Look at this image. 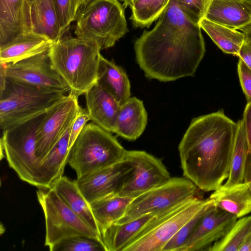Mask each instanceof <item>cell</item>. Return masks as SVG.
Masks as SVG:
<instances>
[{
    "label": "cell",
    "mask_w": 251,
    "mask_h": 251,
    "mask_svg": "<svg viewBox=\"0 0 251 251\" xmlns=\"http://www.w3.org/2000/svg\"><path fill=\"white\" fill-rule=\"evenodd\" d=\"M201 28L171 0L154 27L134 43L136 59L145 75L162 82L193 76L205 47Z\"/></svg>",
    "instance_id": "obj_1"
},
{
    "label": "cell",
    "mask_w": 251,
    "mask_h": 251,
    "mask_svg": "<svg viewBox=\"0 0 251 251\" xmlns=\"http://www.w3.org/2000/svg\"><path fill=\"white\" fill-rule=\"evenodd\" d=\"M237 127L222 109L192 120L178 151L183 176L200 190L213 191L227 179Z\"/></svg>",
    "instance_id": "obj_2"
},
{
    "label": "cell",
    "mask_w": 251,
    "mask_h": 251,
    "mask_svg": "<svg viewBox=\"0 0 251 251\" xmlns=\"http://www.w3.org/2000/svg\"><path fill=\"white\" fill-rule=\"evenodd\" d=\"M101 49L95 42L63 35L49 50L51 64L77 97L97 83Z\"/></svg>",
    "instance_id": "obj_3"
},
{
    "label": "cell",
    "mask_w": 251,
    "mask_h": 251,
    "mask_svg": "<svg viewBox=\"0 0 251 251\" xmlns=\"http://www.w3.org/2000/svg\"><path fill=\"white\" fill-rule=\"evenodd\" d=\"M125 151L110 132L90 123L71 148L68 163L78 179L122 161Z\"/></svg>",
    "instance_id": "obj_4"
},
{
    "label": "cell",
    "mask_w": 251,
    "mask_h": 251,
    "mask_svg": "<svg viewBox=\"0 0 251 251\" xmlns=\"http://www.w3.org/2000/svg\"><path fill=\"white\" fill-rule=\"evenodd\" d=\"M75 21V36L96 42L101 50L112 47L128 31L118 0H92L80 7Z\"/></svg>",
    "instance_id": "obj_5"
},
{
    "label": "cell",
    "mask_w": 251,
    "mask_h": 251,
    "mask_svg": "<svg viewBox=\"0 0 251 251\" xmlns=\"http://www.w3.org/2000/svg\"><path fill=\"white\" fill-rule=\"evenodd\" d=\"M66 92L41 88L7 78L0 91V127L3 130L45 113Z\"/></svg>",
    "instance_id": "obj_6"
},
{
    "label": "cell",
    "mask_w": 251,
    "mask_h": 251,
    "mask_svg": "<svg viewBox=\"0 0 251 251\" xmlns=\"http://www.w3.org/2000/svg\"><path fill=\"white\" fill-rule=\"evenodd\" d=\"M210 201L193 196L156 215L146 224L122 251H162L177 232Z\"/></svg>",
    "instance_id": "obj_7"
},
{
    "label": "cell",
    "mask_w": 251,
    "mask_h": 251,
    "mask_svg": "<svg viewBox=\"0 0 251 251\" xmlns=\"http://www.w3.org/2000/svg\"><path fill=\"white\" fill-rule=\"evenodd\" d=\"M44 114L3 130L0 139L1 151L9 166L21 180L39 188L36 134Z\"/></svg>",
    "instance_id": "obj_8"
},
{
    "label": "cell",
    "mask_w": 251,
    "mask_h": 251,
    "mask_svg": "<svg viewBox=\"0 0 251 251\" xmlns=\"http://www.w3.org/2000/svg\"><path fill=\"white\" fill-rule=\"evenodd\" d=\"M36 194L45 215V245L50 250L61 241L76 236L102 241L100 235L75 214L53 188H39Z\"/></svg>",
    "instance_id": "obj_9"
},
{
    "label": "cell",
    "mask_w": 251,
    "mask_h": 251,
    "mask_svg": "<svg viewBox=\"0 0 251 251\" xmlns=\"http://www.w3.org/2000/svg\"><path fill=\"white\" fill-rule=\"evenodd\" d=\"M198 190V187L185 177H171L164 184L133 198L124 216L115 223L130 221L151 213L159 215L197 196Z\"/></svg>",
    "instance_id": "obj_10"
},
{
    "label": "cell",
    "mask_w": 251,
    "mask_h": 251,
    "mask_svg": "<svg viewBox=\"0 0 251 251\" xmlns=\"http://www.w3.org/2000/svg\"><path fill=\"white\" fill-rule=\"evenodd\" d=\"M123 160L130 164L132 170L116 196L133 199L171 177L161 160L145 151L126 150Z\"/></svg>",
    "instance_id": "obj_11"
},
{
    "label": "cell",
    "mask_w": 251,
    "mask_h": 251,
    "mask_svg": "<svg viewBox=\"0 0 251 251\" xmlns=\"http://www.w3.org/2000/svg\"><path fill=\"white\" fill-rule=\"evenodd\" d=\"M80 108L78 97L69 93L45 113L36 134V153L39 163L71 126Z\"/></svg>",
    "instance_id": "obj_12"
},
{
    "label": "cell",
    "mask_w": 251,
    "mask_h": 251,
    "mask_svg": "<svg viewBox=\"0 0 251 251\" xmlns=\"http://www.w3.org/2000/svg\"><path fill=\"white\" fill-rule=\"evenodd\" d=\"M49 50L16 63L6 64L7 78L41 88L69 93V87L51 64Z\"/></svg>",
    "instance_id": "obj_13"
},
{
    "label": "cell",
    "mask_w": 251,
    "mask_h": 251,
    "mask_svg": "<svg viewBox=\"0 0 251 251\" xmlns=\"http://www.w3.org/2000/svg\"><path fill=\"white\" fill-rule=\"evenodd\" d=\"M131 166L123 160L76 180L81 193L91 204L102 198L116 195L129 176Z\"/></svg>",
    "instance_id": "obj_14"
},
{
    "label": "cell",
    "mask_w": 251,
    "mask_h": 251,
    "mask_svg": "<svg viewBox=\"0 0 251 251\" xmlns=\"http://www.w3.org/2000/svg\"><path fill=\"white\" fill-rule=\"evenodd\" d=\"M237 219L215 206L202 217L180 251H207L227 233Z\"/></svg>",
    "instance_id": "obj_15"
},
{
    "label": "cell",
    "mask_w": 251,
    "mask_h": 251,
    "mask_svg": "<svg viewBox=\"0 0 251 251\" xmlns=\"http://www.w3.org/2000/svg\"><path fill=\"white\" fill-rule=\"evenodd\" d=\"M31 2L0 0V47L31 30Z\"/></svg>",
    "instance_id": "obj_16"
},
{
    "label": "cell",
    "mask_w": 251,
    "mask_h": 251,
    "mask_svg": "<svg viewBox=\"0 0 251 251\" xmlns=\"http://www.w3.org/2000/svg\"><path fill=\"white\" fill-rule=\"evenodd\" d=\"M204 18L240 30L251 23V4L247 0H211Z\"/></svg>",
    "instance_id": "obj_17"
},
{
    "label": "cell",
    "mask_w": 251,
    "mask_h": 251,
    "mask_svg": "<svg viewBox=\"0 0 251 251\" xmlns=\"http://www.w3.org/2000/svg\"><path fill=\"white\" fill-rule=\"evenodd\" d=\"M84 95L91 120L106 131L114 133L120 104L97 83Z\"/></svg>",
    "instance_id": "obj_18"
},
{
    "label": "cell",
    "mask_w": 251,
    "mask_h": 251,
    "mask_svg": "<svg viewBox=\"0 0 251 251\" xmlns=\"http://www.w3.org/2000/svg\"><path fill=\"white\" fill-rule=\"evenodd\" d=\"M147 122L148 114L143 101L130 97L120 106L114 133L126 140L135 141L144 131Z\"/></svg>",
    "instance_id": "obj_19"
},
{
    "label": "cell",
    "mask_w": 251,
    "mask_h": 251,
    "mask_svg": "<svg viewBox=\"0 0 251 251\" xmlns=\"http://www.w3.org/2000/svg\"><path fill=\"white\" fill-rule=\"evenodd\" d=\"M71 126L54 148L40 162L38 167L39 188H50L63 176L68 163L69 135Z\"/></svg>",
    "instance_id": "obj_20"
},
{
    "label": "cell",
    "mask_w": 251,
    "mask_h": 251,
    "mask_svg": "<svg viewBox=\"0 0 251 251\" xmlns=\"http://www.w3.org/2000/svg\"><path fill=\"white\" fill-rule=\"evenodd\" d=\"M52 42L32 31L24 33L0 47V63H15L49 50Z\"/></svg>",
    "instance_id": "obj_21"
},
{
    "label": "cell",
    "mask_w": 251,
    "mask_h": 251,
    "mask_svg": "<svg viewBox=\"0 0 251 251\" xmlns=\"http://www.w3.org/2000/svg\"><path fill=\"white\" fill-rule=\"evenodd\" d=\"M215 205L240 218L251 212V191L243 182L229 186L223 184L209 198Z\"/></svg>",
    "instance_id": "obj_22"
},
{
    "label": "cell",
    "mask_w": 251,
    "mask_h": 251,
    "mask_svg": "<svg viewBox=\"0 0 251 251\" xmlns=\"http://www.w3.org/2000/svg\"><path fill=\"white\" fill-rule=\"evenodd\" d=\"M97 83L122 105L130 98V84L125 71L114 62L100 56Z\"/></svg>",
    "instance_id": "obj_23"
},
{
    "label": "cell",
    "mask_w": 251,
    "mask_h": 251,
    "mask_svg": "<svg viewBox=\"0 0 251 251\" xmlns=\"http://www.w3.org/2000/svg\"><path fill=\"white\" fill-rule=\"evenodd\" d=\"M30 18L32 31L46 37L53 43L64 35L53 0H36L31 2Z\"/></svg>",
    "instance_id": "obj_24"
},
{
    "label": "cell",
    "mask_w": 251,
    "mask_h": 251,
    "mask_svg": "<svg viewBox=\"0 0 251 251\" xmlns=\"http://www.w3.org/2000/svg\"><path fill=\"white\" fill-rule=\"evenodd\" d=\"M52 188L75 214L100 234L90 204L81 193L76 180L63 176Z\"/></svg>",
    "instance_id": "obj_25"
},
{
    "label": "cell",
    "mask_w": 251,
    "mask_h": 251,
    "mask_svg": "<svg viewBox=\"0 0 251 251\" xmlns=\"http://www.w3.org/2000/svg\"><path fill=\"white\" fill-rule=\"evenodd\" d=\"M157 215L151 213L130 221L110 226L101 235L106 251H122L142 228Z\"/></svg>",
    "instance_id": "obj_26"
},
{
    "label": "cell",
    "mask_w": 251,
    "mask_h": 251,
    "mask_svg": "<svg viewBox=\"0 0 251 251\" xmlns=\"http://www.w3.org/2000/svg\"><path fill=\"white\" fill-rule=\"evenodd\" d=\"M132 199L112 195L90 204L100 235L124 216Z\"/></svg>",
    "instance_id": "obj_27"
},
{
    "label": "cell",
    "mask_w": 251,
    "mask_h": 251,
    "mask_svg": "<svg viewBox=\"0 0 251 251\" xmlns=\"http://www.w3.org/2000/svg\"><path fill=\"white\" fill-rule=\"evenodd\" d=\"M199 25L224 52L238 56L246 39L242 31L229 28L205 18L201 20Z\"/></svg>",
    "instance_id": "obj_28"
},
{
    "label": "cell",
    "mask_w": 251,
    "mask_h": 251,
    "mask_svg": "<svg viewBox=\"0 0 251 251\" xmlns=\"http://www.w3.org/2000/svg\"><path fill=\"white\" fill-rule=\"evenodd\" d=\"M237 127L231 153L229 175L225 186H229L243 182V173L250 150L245 121L242 118L237 122Z\"/></svg>",
    "instance_id": "obj_29"
},
{
    "label": "cell",
    "mask_w": 251,
    "mask_h": 251,
    "mask_svg": "<svg viewBox=\"0 0 251 251\" xmlns=\"http://www.w3.org/2000/svg\"><path fill=\"white\" fill-rule=\"evenodd\" d=\"M171 0H137L130 7V19L136 27H149L158 18Z\"/></svg>",
    "instance_id": "obj_30"
},
{
    "label": "cell",
    "mask_w": 251,
    "mask_h": 251,
    "mask_svg": "<svg viewBox=\"0 0 251 251\" xmlns=\"http://www.w3.org/2000/svg\"><path fill=\"white\" fill-rule=\"evenodd\" d=\"M251 232V215L237 220L227 233L212 244L207 251H238L242 244Z\"/></svg>",
    "instance_id": "obj_31"
},
{
    "label": "cell",
    "mask_w": 251,
    "mask_h": 251,
    "mask_svg": "<svg viewBox=\"0 0 251 251\" xmlns=\"http://www.w3.org/2000/svg\"><path fill=\"white\" fill-rule=\"evenodd\" d=\"M215 206L213 201L210 199V201L206 205L177 232L164 246L162 251H180L202 217Z\"/></svg>",
    "instance_id": "obj_32"
},
{
    "label": "cell",
    "mask_w": 251,
    "mask_h": 251,
    "mask_svg": "<svg viewBox=\"0 0 251 251\" xmlns=\"http://www.w3.org/2000/svg\"><path fill=\"white\" fill-rule=\"evenodd\" d=\"M50 251H106L102 241L86 236H76L64 240Z\"/></svg>",
    "instance_id": "obj_33"
},
{
    "label": "cell",
    "mask_w": 251,
    "mask_h": 251,
    "mask_svg": "<svg viewBox=\"0 0 251 251\" xmlns=\"http://www.w3.org/2000/svg\"><path fill=\"white\" fill-rule=\"evenodd\" d=\"M61 29L64 34L70 24L75 20L81 6L80 0H53Z\"/></svg>",
    "instance_id": "obj_34"
},
{
    "label": "cell",
    "mask_w": 251,
    "mask_h": 251,
    "mask_svg": "<svg viewBox=\"0 0 251 251\" xmlns=\"http://www.w3.org/2000/svg\"><path fill=\"white\" fill-rule=\"evenodd\" d=\"M211 0H176L179 9L190 21L199 24Z\"/></svg>",
    "instance_id": "obj_35"
},
{
    "label": "cell",
    "mask_w": 251,
    "mask_h": 251,
    "mask_svg": "<svg viewBox=\"0 0 251 251\" xmlns=\"http://www.w3.org/2000/svg\"><path fill=\"white\" fill-rule=\"evenodd\" d=\"M91 120L87 109L81 107L79 113L72 124L70 131L69 149L70 150L81 130Z\"/></svg>",
    "instance_id": "obj_36"
},
{
    "label": "cell",
    "mask_w": 251,
    "mask_h": 251,
    "mask_svg": "<svg viewBox=\"0 0 251 251\" xmlns=\"http://www.w3.org/2000/svg\"><path fill=\"white\" fill-rule=\"evenodd\" d=\"M237 72L247 103H251V70L239 58L237 64Z\"/></svg>",
    "instance_id": "obj_37"
},
{
    "label": "cell",
    "mask_w": 251,
    "mask_h": 251,
    "mask_svg": "<svg viewBox=\"0 0 251 251\" xmlns=\"http://www.w3.org/2000/svg\"><path fill=\"white\" fill-rule=\"evenodd\" d=\"M238 57L251 70V44L246 39L241 47Z\"/></svg>",
    "instance_id": "obj_38"
},
{
    "label": "cell",
    "mask_w": 251,
    "mask_h": 251,
    "mask_svg": "<svg viewBox=\"0 0 251 251\" xmlns=\"http://www.w3.org/2000/svg\"><path fill=\"white\" fill-rule=\"evenodd\" d=\"M246 126L247 136L251 150V103H247L244 111L243 117Z\"/></svg>",
    "instance_id": "obj_39"
},
{
    "label": "cell",
    "mask_w": 251,
    "mask_h": 251,
    "mask_svg": "<svg viewBox=\"0 0 251 251\" xmlns=\"http://www.w3.org/2000/svg\"><path fill=\"white\" fill-rule=\"evenodd\" d=\"M243 182L247 183L251 191V150L250 149L246 162L244 173Z\"/></svg>",
    "instance_id": "obj_40"
},
{
    "label": "cell",
    "mask_w": 251,
    "mask_h": 251,
    "mask_svg": "<svg viewBox=\"0 0 251 251\" xmlns=\"http://www.w3.org/2000/svg\"><path fill=\"white\" fill-rule=\"evenodd\" d=\"M6 64L0 63V91L4 88L6 81Z\"/></svg>",
    "instance_id": "obj_41"
},
{
    "label": "cell",
    "mask_w": 251,
    "mask_h": 251,
    "mask_svg": "<svg viewBox=\"0 0 251 251\" xmlns=\"http://www.w3.org/2000/svg\"><path fill=\"white\" fill-rule=\"evenodd\" d=\"M238 251H251V232L246 238Z\"/></svg>",
    "instance_id": "obj_42"
},
{
    "label": "cell",
    "mask_w": 251,
    "mask_h": 251,
    "mask_svg": "<svg viewBox=\"0 0 251 251\" xmlns=\"http://www.w3.org/2000/svg\"><path fill=\"white\" fill-rule=\"evenodd\" d=\"M240 30L244 33L246 40L251 44V23Z\"/></svg>",
    "instance_id": "obj_43"
},
{
    "label": "cell",
    "mask_w": 251,
    "mask_h": 251,
    "mask_svg": "<svg viewBox=\"0 0 251 251\" xmlns=\"http://www.w3.org/2000/svg\"><path fill=\"white\" fill-rule=\"evenodd\" d=\"M123 2V7L126 8L130 7L132 4L137 0H121Z\"/></svg>",
    "instance_id": "obj_44"
},
{
    "label": "cell",
    "mask_w": 251,
    "mask_h": 251,
    "mask_svg": "<svg viewBox=\"0 0 251 251\" xmlns=\"http://www.w3.org/2000/svg\"><path fill=\"white\" fill-rule=\"evenodd\" d=\"M81 3V6L83 5H85L89 2H90L92 0H80Z\"/></svg>",
    "instance_id": "obj_45"
},
{
    "label": "cell",
    "mask_w": 251,
    "mask_h": 251,
    "mask_svg": "<svg viewBox=\"0 0 251 251\" xmlns=\"http://www.w3.org/2000/svg\"><path fill=\"white\" fill-rule=\"evenodd\" d=\"M29 1L31 2H32L34 1H35L36 0H28Z\"/></svg>",
    "instance_id": "obj_46"
},
{
    "label": "cell",
    "mask_w": 251,
    "mask_h": 251,
    "mask_svg": "<svg viewBox=\"0 0 251 251\" xmlns=\"http://www.w3.org/2000/svg\"><path fill=\"white\" fill-rule=\"evenodd\" d=\"M247 0L251 4V0Z\"/></svg>",
    "instance_id": "obj_47"
}]
</instances>
